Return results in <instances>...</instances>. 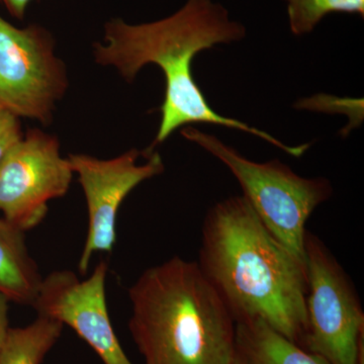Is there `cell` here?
I'll return each instance as SVG.
<instances>
[{
	"mask_svg": "<svg viewBox=\"0 0 364 364\" xmlns=\"http://www.w3.org/2000/svg\"><path fill=\"white\" fill-rule=\"evenodd\" d=\"M245 26L231 21L222 4L213 0H188L176 14L152 23L131 25L112 18L105 25L104 42L95 45L98 64L114 66L133 81L147 64H156L165 76L161 122L154 145L191 124H213L252 134L294 157H301L309 144L287 146L274 136L235 119L221 116L208 105L193 76V60L218 44L243 40Z\"/></svg>",
	"mask_w": 364,
	"mask_h": 364,
	"instance_id": "6da1fadb",
	"label": "cell"
},
{
	"mask_svg": "<svg viewBox=\"0 0 364 364\" xmlns=\"http://www.w3.org/2000/svg\"><path fill=\"white\" fill-rule=\"evenodd\" d=\"M198 264L236 323L259 318L304 348L305 261L273 236L243 196L208 210Z\"/></svg>",
	"mask_w": 364,
	"mask_h": 364,
	"instance_id": "7a4b0ae2",
	"label": "cell"
},
{
	"mask_svg": "<svg viewBox=\"0 0 364 364\" xmlns=\"http://www.w3.org/2000/svg\"><path fill=\"white\" fill-rule=\"evenodd\" d=\"M129 328L145 364H234L236 321L198 262L172 257L129 289Z\"/></svg>",
	"mask_w": 364,
	"mask_h": 364,
	"instance_id": "3957f363",
	"label": "cell"
},
{
	"mask_svg": "<svg viewBox=\"0 0 364 364\" xmlns=\"http://www.w3.org/2000/svg\"><path fill=\"white\" fill-rule=\"evenodd\" d=\"M181 135L226 165L263 224L280 243L305 261L306 224L314 210L331 198L330 181L325 177L299 176L279 160L251 161L217 136L195 128L182 129Z\"/></svg>",
	"mask_w": 364,
	"mask_h": 364,
	"instance_id": "277c9868",
	"label": "cell"
},
{
	"mask_svg": "<svg viewBox=\"0 0 364 364\" xmlns=\"http://www.w3.org/2000/svg\"><path fill=\"white\" fill-rule=\"evenodd\" d=\"M306 331L304 349L330 364H356L364 341V313L355 287L331 251L306 230Z\"/></svg>",
	"mask_w": 364,
	"mask_h": 364,
	"instance_id": "5b68a950",
	"label": "cell"
},
{
	"mask_svg": "<svg viewBox=\"0 0 364 364\" xmlns=\"http://www.w3.org/2000/svg\"><path fill=\"white\" fill-rule=\"evenodd\" d=\"M67 86L51 33L39 25L18 28L0 16V109L50 124Z\"/></svg>",
	"mask_w": 364,
	"mask_h": 364,
	"instance_id": "8992f818",
	"label": "cell"
},
{
	"mask_svg": "<svg viewBox=\"0 0 364 364\" xmlns=\"http://www.w3.org/2000/svg\"><path fill=\"white\" fill-rule=\"evenodd\" d=\"M70 162L60 154L58 139L31 130L0 162V212L26 232L48 213V202L65 196L72 181Z\"/></svg>",
	"mask_w": 364,
	"mask_h": 364,
	"instance_id": "52a82bcc",
	"label": "cell"
},
{
	"mask_svg": "<svg viewBox=\"0 0 364 364\" xmlns=\"http://www.w3.org/2000/svg\"><path fill=\"white\" fill-rule=\"evenodd\" d=\"M143 153L132 149L119 157L102 160L85 154H71L68 160L78 174L88 208V232L78 269L85 274L95 252H112L117 240V215L129 193L141 182L160 176L164 163L149 148L147 160L136 164Z\"/></svg>",
	"mask_w": 364,
	"mask_h": 364,
	"instance_id": "ba28073f",
	"label": "cell"
},
{
	"mask_svg": "<svg viewBox=\"0 0 364 364\" xmlns=\"http://www.w3.org/2000/svg\"><path fill=\"white\" fill-rule=\"evenodd\" d=\"M107 275L105 261L98 263L85 280L69 270L50 273L42 279L32 306L38 315L71 327L105 364H133L122 348L109 318L105 298Z\"/></svg>",
	"mask_w": 364,
	"mask_h": 364,
	"instance_id": "9c48e42d",
	"label": "cell"
},
{
	"mask_svg": "<svg viewBox=\"0 0 364 364\" xmlns=\"http://www.w3.org/2000/svg\"><path fill=\"white\" fill-rule=\"evenodd\" d=\"M42 279L26 247L25 232L0 219V293L32 306Z\"/></svg>",
	"mask_w": 364,
	"mask_h": 364,
	"instance_id": "30bf717a",
	"label": "cell"
},
{
	"mask_svg": "<svg viewBox=\"0 0 364 364\" xmlns=\"http://www.w3.org/2000/svg\"><path fill=\"white\" fill-rule=\"evenodd\" d=\"M237 354L244 364H330L259 318L236 323Z\"/></svg>",
	"mask_w": 364,
	"mask_h": 364,
	"instance_id": "8fae6325",
	"label": "cell"
},
{
	"mask_svg": "<svg viewBox=\"0 0 364 364\" xmlns=\"http://www.w3.org/2000/svg\"><path fill=\"white\" fill-rule=\"evenodd\" d=\"M63 324L47 316L38 315L32 324L9 328L0 348V364H41L56 343Z\"/></svg>",
	"mask_w": 364,
	"mask_h": 364,
	"instance_id": "7c38bea8",
	"label": "cell"
},
{
	"mask_svg": "<svg viewBox=\"0 0 364 364\" xmlns=\"http://www.w3.org/2000/svg\"><path fill=\"white\" fill-rule=\"evenodd\" d=\"M289 28L296 36L313 32L328 14L344 13L364 16V0H286Z\"/></svg>",
	"mask_w": 364,
	"mask_h": 364,
	"instance_id": "4fadbf2b",
	"label": "cell"
},
{
	"mask_svg": "<svg viewBox=\"0 0 364 364\" xmlns=\"http://www.w3.org/2000/svg\"><path fill=\"white\" fill-rule=\"evenodd\" d=\"M23 136L20 119L0 109V162Z\"/></svg>",
	"mask_w": 364,
	"mask_h": 364,
	"instance_id": "5bb4252c",
	"label": "cell"
},
{
	"mask_svg": "<svg viewBox=\"0 0 364 364\" xmlns=\"http://www.w3.org/2000/svg\"><path fill=\"white\" fill-rule=\"evenodd\" d=\"M9 299L6 294L0 293V348L4 344L9 330Z\"/></svg>",
	"mask_w": 364,
	"mask_h": 364,
	"instance_id": "9a60e30c",
	"label": "cell"
},
{
	"mask_svg": "<svg viewBox=\"0 0 364 364\" xmlns=\"http://www.w3.org/2000/svg\"><path fill=\"white\" fill-rule=\"evenodd\" d=\"M33 0H0V4H4L6 11L11 16L18 20L25 18L26 11Z\"/></svg>",
	"mask_w": 364,
	"mask_h": 364,
	"instance_id": "2e32d148",
	"label": "cell"
},
{
	"mask_svg": "<svg viewBox=\"0 0 364 364\" xmlns=\"http://www.w3.org/2000/svg\"><path fill=\"white\" fill-rule=\"evenodd\" d=\"M234 364H244L242 363L241 359L238 358V354H237V359Z\"/></svg>",
	"mask_w": 364,
	"mask_h": 364,
	"instance_id": "e0dca14e",
	"label": "cell"
}]
</instances>
